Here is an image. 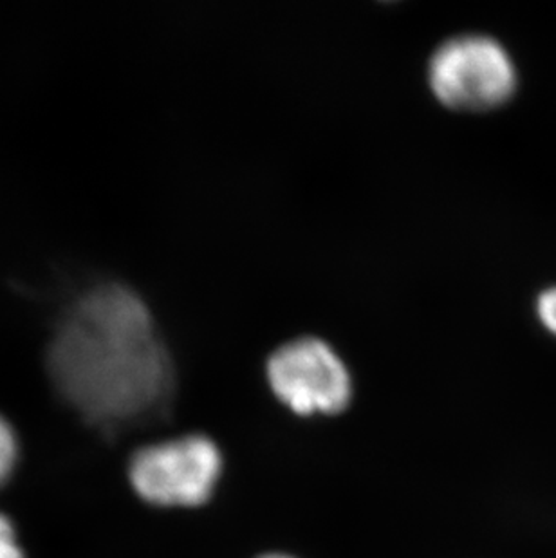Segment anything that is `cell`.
I'll return each mask as SVG.
<instances>
[{
    "label": "cell",
    "instance_id": "cell-1",
    "mask_svg": "<svg viewBox=\"0 0 556 558\" xmlns=\"http://www.w3.org/2000/svg\"><path fill=\"white\" fill-rule=\"evenodd\" d=\"M63 400L104 430L150 416L172 395V360L153 313L129 286H96L69 307L49 342Z\"/></svg>",
    "mask_w": 556,
    "mask_h": 558
},
{
    "label": "cell",
    "instance_id": "cell-2",
    "mask_svg": "<svg viewBox=\"0 0 556 558\" xmlns=\"http://www.w3.org/2000/svg\"><path fill=\"white\" fill-rule=\"evenodd\" d=\"M426 78L437 101L459 112L497 109L513 96L517 71L495 38L462 33L432 53Z\"/></svg>",
    "mask_w": 556,
    "mask_h": 558
},
{
    "label": "cell",
    "instance_id": "cell-3",
    "mask_svg": "<svg viewBox=\"0 0 556 558\" xmlns=\"http://www.w3.org/2000/svg\"><path fill=\"white\" fill-rule=\"evenodd\" d=\"M216 442L186 436L150 445L132 458L131 483L140 497L158 506H200L210 499L221 475Z\"/></svg>",
    "mask_w": 556,
    "mask_h": 558
},
{
    "label": "cell",
    "instance_id": "cell-4",
    "mask_svg": "<svg viewBox=\"0 0 556 558\" xmlns=\"http://www.w3.org/2000/svg\"><path fill=\"white\" fill-rule=\"evenodd\" d=\"M268 381L278 400L300 416L336 414L349 405L351 373L322 338L282 343L268 360Z\"/></svg>",
    "mask_w": 556,
    "mask_h": 558
},
{
    "label": "cell",
    "instance_id": "cell-5",
    "mask_svg": "<svg viewBox=\"0 0 556 558\" xmlns=\"http://www.w3.org/2000/svg\"><path fill=\"white\" fill-rule=\"evenodd\" d=\"M16 461V439L10 423L0 416V485L8 480Z\"/></svg>",
    "mask_w": 556,
    "mask_h": 558
},
{
    "label": "cell",
    "instance_id": "cell-6",
    "mask_svg": "<svg viewBox=\"0 0 556 558\" xmlns=\"http://www.w3.org/2000/svg\"><path fill=\"white\" fill-rule=\"evenodd\" d=\"M0 558H22V549L16 544L15 530L4 515H0Z\"/></svg>",
    "mask_w": 556,
    "mask_h": 558
},
{
    "label": "cell",
    "instance_id": "cell-7",
    "mask_svg": "<svg viewBox=\"0 0 556 558\" xmlns=\"http://www.w3.org/2000/svg\"><path fill=\"white\" fill-rule=\"evenodd\" d=\"M536 310H539L542 324H544L553 335H556V288H552V290L542 293L541 299H539V304H536Z\"/></svg>",
    "mask_w": 556,
    "mask_h": 558
},
{
    "label": "cell",
    "instance_id": "cell-8",
    "mask_svg": "<svg viewBox=\"0 0 556 558\" xmlns=\"http://www.w3.org/2000/svg\"><path fill=\"white\" fill-rule=\"evenodd\" d=\"M263 558H289V557H286V555H268V557H263Z\"/></svg>",
    "mask_w": 556,
    "mask_h": 558
}]
</instances>
